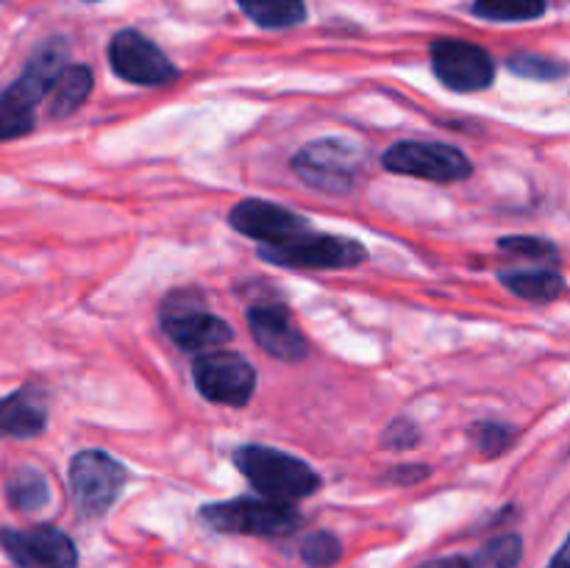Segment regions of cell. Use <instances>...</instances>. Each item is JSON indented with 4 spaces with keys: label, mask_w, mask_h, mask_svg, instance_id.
Segmentation results:
<instances>
[{
    "label": "cell",
    "mask_w": 570,
    "mask_h": 568,
    "mask_svg": "<svg viewBox=\"0 0 570 568\" xmlns=\"http://www.w3.org/2000/svg\"><path fill=\"white\" fill-rule=\"evenodd\" d=\"M237 468L265 499L284 501V505L306 499V496L321 488V477H317L309 462L284 454L278 449H267V445H245V449H239Z\"/></svg>",
    "instance_id": "1"
},
{
    "label": "cell",
    "mask_w": 570,
    "mask_h": 568,
    "mask_svg": "<svg viewBox=\"0 0 570 568\" xmlns=\"http://www.w3.org/2000/svg\"><path fill=\"white\" fill-rule=\"evenodd\" d=\"M200 518L217 532L256 535V538H282V535L295 532L304 521L293 505L265 499V496L206 505Z\"/></svg>",
    "instance_id": "2"
},
{
    "label": "cell",
    "mask_w": 570,
    "mask_h": 568,
    "mask_svg": "<svg viewBox=\"0 0 570 568\" xmlns=\"http://www.w3.org/2000/svg\"><path fill=\"white\" fill-rule=\"evenodd\" d=\"M293 170L298 173L301 182L321 193L345 195L356 187L360 178L362 148L340 137L315 139L295 154Z\"/></svg>",
    "instance_id": "3"
},
{
    "label": "cell",
    "mask_w": 570,
    "mask_h": 568,
    "mask_svg": "<svg viewBox=\"0 0 570 568\" xmlns=\"http://www.w3.org/2000/svg\"><path fill=\"white\" fill-rule=\"evenodd\" d=\"M128 471L111 454L98 449L81 451L70 462V490L78 510L89 518H98L109 510L122 493Z\"/></svg>",
    "instance_id": "4"
},
{
    "label": "cell",
    "mask_w": 570,
    "mask_h": 568,
    "mask_svg": "<svg viewBox=\"0 0 570 568\" xmlns=\"http://www.w3.org/2000/svg\"><path fill=\"white\" fill-rule=\"evenodd\" d=\"M262 259L282 267H301V271H337L354 267L367 259V248L360 239L328 237V234H304L287 245H265Z\"/></svg>",
    "instance_id": "5"
},
{
    "label": "cell",
    "mask_w": 570,
    "mask_h": 568,
    "mask_svg": "<svg viewBox=\"0 0 570 568\" xmlns=\"http://www.w3.org/2000/svg\"><path fill=\"white\" fill-rule=\"evenodd\" d=\"M384 167L399 176L423 178L434 184L462 182L471 176L473 165L460 148L443 143H399L384 154Z\"/></svg>",
    "instance_id": "6"
},
{
    "label": "cell",
    "mask_w": 570,
    "mask_h": 568,
    "mask_svg": "<svg viewBox=\"0 0 570 568\" xmlns=\"http://www.w3.org/2000/svg\"><path fill=\"white\" fill-rule=\"evenodd\" d=\"M195 384L215 404L243 407L256 390V371L232 351H206L195 362Z\"/></svg>",
    "instance_id": "7"
},
{
    "label": "cell",
    "mask_w": 570,
    "mask_h": 568,
    "mask_svg": "<svg viewBox=\"0 0 570 568\" xmlns=\"http://www.w3.org/2000/svg\"><path fill=\"white\" fill-rule=\"evenodd\" d=\"M0 546L17 568H78L76 543L61 529H0Z\"/></svg>",
    "instance_id": "8"
},
{
    "label": "cell",
    "mask_w": 570,
    "mask_h": 568,
    "mask_svg": "<svg viewBox=\"0 0 570 568\" xmlns=\"http://www.w3.org/2000/svg\"><path fill=\"white\" fill-rule=\"evenodd\" d=\"M432 67L434 76L454 92H479L495 78L488 50L462 39H438L432 45Z\"/></svg>",
    "instance_id": "9"
},
{
    "label": "cell",
    "mask_w": 570,
    "mask_h": 568,
    "mask_svg": "<svg viewBox=\"0 0 570 568\" xmlns=\"http://www.w3.org/2000/svg\"><path fill=\"white\" fill-rule=\"evenodd\" d=\"M109 61L115 72L139 87H161L178 76L173 61L139 31H120L109 45Z\"/></svg>",
    "instance_id": "10"
},
{
    "label": "cell",
    "mask_w": 570,
    "mask_h": 568,
    "mask_svg": "<svg viewBox=\"0 0 570 568\" xmlns=\"http://www.w3.org/2000/svg\"><path fill=\"white\" fill-rule=\"evenodd\" d=\"M232 226L245 237H254L265 245H287L309 234V223L293 209L271 204V200H239L232 209Z\"/></svg>",
    "instance_id": "11"
},
{
    "label": "cell",
    "mask_w": 570,
    "mask_h": 568,
    "mask_svg": "<svg viewBox=\"0 0 570 568\" xmlns=\"http://www.w3.org/2000/svg\"><path fill=\"white\" fill-rule=\"evenodd\" d=\"M161 326H165L167 337L184 351H206L220 349L223 343L234 337L232 326H228L223 317L212 315V312L200 310L198 304H184L181 295L167 304L165 317H161Z\"/></svg>",
    "instance_id": "12"
},
{
    "label": "cell",
    "mask_w": 570,
    "mask_h": 568,
    "mask_svg": "<svg viewBox=\"0 0 570 568\" xmlns=\"http://www.w3.org/2000/svg\"><path fill=\"white\" fill-rule=\"evenodd\" d=\"M250 334L271 356L282 362H301L306 356L304 334L289 321L282 306H254L248 312Z\"/></svg>",
    "instance_id": "13"
},
{
    "label": "cell",
    "mask_w": 570,
    "mask_h": 568,
    "mask_svg": "<svg viewBox=\"0 0 570 568\" xmlns=\"http://www.w3.org/2000/svg\"><path fill=\"white\" fill-rule=\"evenodd\" d=\"M48 410L37 390L26 388L0 401V438H33L45 432Z\"/></svg>",
    "instance_id": "14"
},
{
    "label": "cell",
    "mask_w": 570,
    "mask_h": 568,
    "mask_svg": "<svg viewBox=\"0 0 570 568\" xmlns=\"http://www.w3.org/2000/svg\"><path fill=\"white\" fill-rule=\"evenodd\" d=\"M92 92V70L81 65L65 67L53 87V98H50V115L67 117L83 104Z\"/></svg>",
    "instance_id": "15"
},
{
    "label": "cell",
    "mask_w": 570,
    "mask_h": 568,
    "mask_svg": "<svg viewBox=\"0 0 570 568\" xmlns=\"http://www.w3.org/2000/svg\"><path fill=\"white\" fill-rule=\"evenodd\" d=\"M239 9L262 28H293L304 22V0H237Z\"/></svg>",
    "instance_id": "16"
},
{
    "label": "cell",
    "mask_w": 570,
    "mask_h": 568,
    "mask_svg": "<svg viewBox=\"0 0 570 568\" xmlns=\"http://www.w3.org/2000/svg\"><path fill=\"white\" fill-rule=\"evenodd\" d=\"M501 282L507 284V290L527 301H554L560 298L562 290H566V278L554 271H518V273H504Z\"/></svg>",
    "instance_id": "17"
},
{
    "label": "cell",
    "mask_w": 570,
    "mask_h": 568,
    "mask_svg": "<svg viewBox=\"0 0 570 568\" xmlns=\"http://www.w3.org/2000/svg\"><path fill=\"white\" fill-rule=\"evenodd\" d=\"M6 496H9L11 505L22 512L42 510L50 501L48 479H45V473L37 471V468H20V471H14L9 477Z\"/></svg>",
    "instance_id": "18"
},
{
    "label": "cell",
    "mask_w": 570,
    "mask_h": 568,
    "mask_svg": "<svg viewBox=\"0 0 570 568\" xmlns=\"http://www.w3.org/2000/svg\"><path fill=\"white\" fill-rule=\"evenodd\" d=\"M33 106L37 104L26 98L14 84L6 92H0V143L26 137L28 131H33Z\"/></svg>",
    "instance_id": "19"
},
{
    "label": "cell",
    "mask_w": 570,
    "mask_h": 568,
    "mask_svg": "<svg viewBox=\"0 0 570 568\" xmlns=\"http://www.w3.org/2000/svg\"><path fill=\"white\" fill-rule=\"evenodd\" d=\"M546 11V0H476L473 14L493 22L538 20Z\"/></svg>",
    "instance_id": "20"
},
{
    "label": "cell",
    "mask_w": 570,
    "mask_h": 568,
    "mask_svg": "<svg viewBox=\"0 0 570 568\" xmlns=\"http://www.w3.org/2000/svg\"><path fill=\"white\" fill-rule=\"evenodd\" d=\"M523 557V540L518 535H501L476 551L465 568H518Z\"/></svg>",
    "instance_id": "21"
},
{
    "label": "cell",
    "mask_w": 570,
    "mask_h": 568,
    "mask_svg": "<svg viewBox=\"0 0 570 568\" xmlns=\"http://www.w3.org/2000/svg\"><path fill=\"white\" fill-rule=\"evenodd\" d=\"M301 557L312 568H328L343 557V543L332 532H312L301 543Z\"/></svg>",
    "instance_id": "22"
},
{
    "label": "cell",
    "mask_w": 570,
    "mask_h": 568,
    "mask_svg": "<svg viewBox=\"0 0 570 568\" xmlns=\"http://www.w3.org/2000/svg\"><path fill=\"white\" fill-rule=\"evenodd\" d=\"M510 70L518 72L523 78H534V81H554V78L566 76V67L557 65V61L543 59V56L534 53H518L510 59Z\"/></svg>",
    "instance_id": "23"
},
{
    "label": "cell",
    "mask_w": 570,
    "mask_h": 568,
    "mask_svg": "<svg viewBox=\"0 0 570 568\" xmlns=\"http://www.w3.org/2000/svg\"><path fill=\"white\" fill-rule=\"evenodd\" d=\"M501 251H510L515 256H527V259H543L551 262L557 259V248L549 243V239H540V237H504L499 243Z\"/></svg>",
    "instance_id": "24"
},
{
    "label": "cell",
    "mask_w": 570,
    "mask_h": 568,
    "mask_svg": "<svg viewBox=\"0 0 570 568\" xmlns=\"http://www.w3.org/2000/svg\"><path fill=\"white\" fill-rule=\"evenodd\" d=\"M512 438H515V432H512L510 427H504V423L490 421V423H482V427L476 429V443L488 457H499L501 451L510 449Z\"/></svg>",
    "instance_id": "25"
},
{
    "label": "cell",
    "mask_w": 570,
    "mask_h": 568,
    "mask_svg": "<svg viewBox=\"0 0 570 568\" xmlns=\"http://www.w3.org/2000/svg\"><path fill=\"white\" fill-rule=\"evenodd\" d=\"M415 443L417 429L412 427L410 421H404V418H399V421L384 432V445H387V449H412Z\"/></svg>",
    "instance_id": "26"
},
{
    "label": "cell",
    "mask_w": 570,
    "mask_h": 568,
    "mask_svg": "<svg viewBox=\"0 0 570 568\" xmlns=\"http://www.w3.org/2000/svg\"><path fill=\"white\" fill-rule=\"evenodd\" d=\"M465 566H468L465 557H443V560L423 562L421 568H465Z\"/></svg>",
    "instance_id": "27"
},
{
    "label": "cell",
    "mask_w": 570,
    "mask_h": 568,
    "mask_svg": "<svg viewBox=\"0 0 570 568\" xmlns=\"http://www.w3.org/2000/svg\"><path fill=\"white\" fill-rule=\"evenodd\" d=\"M549 568H570V535L566 538V543L560 546V551L554 555V560L549 562Z\"/></svg>",
    "instance_id": "28"
}]
</instances>
